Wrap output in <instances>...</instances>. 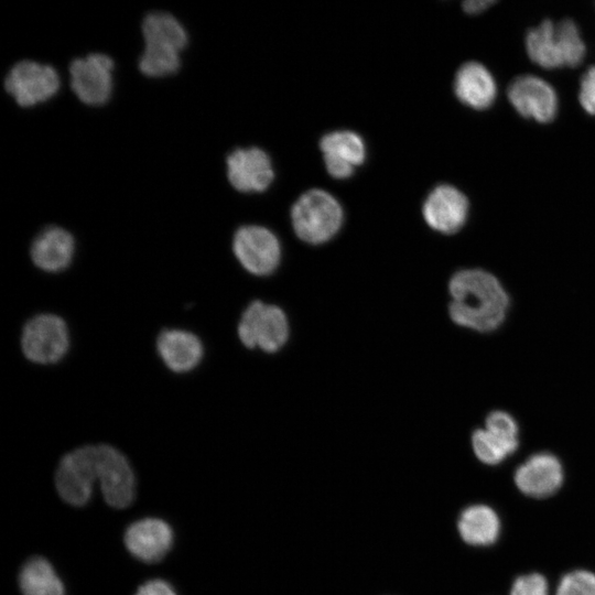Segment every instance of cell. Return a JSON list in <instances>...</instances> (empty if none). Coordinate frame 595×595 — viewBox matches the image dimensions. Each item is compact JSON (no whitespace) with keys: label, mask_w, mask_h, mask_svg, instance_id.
<instances>
[{"label":"cell","mask_w":595,"mask_h":595,"mask_svg":"<svg viewBox=\"0 0 595 595\" xmlns=\"http://www.w3.org/2000/svg\"><path fill=\"white\" fill-rule=\"evenodd\" d=\"M98 480V444L84 445L65 454L55 472V486L63 500L85 505Z\"/></svg>","instance_id":"obj_6"},{"label":"cell","mask_w":595,"mask_h":595,"mask_svg":"<svg viewBox=\"0 0 595 595\" xmlns=\"http://www.w3.org/2000/svg\"><path fill=\"white\" fill-rule=\"evenodd\" d=\"M451 320L458 326L490 333L506 320L510 298L501 282L483 269H463L448 282Z\"/></svg>","instance_id":"obj_1"},{"label":"cell","mask_w":595,"mask_h":595,"mask_svg":"<svg viewBox=\"0 0 595 595\" xmlns=\"http://www.w3.org/2000/svg\"><path fill=\"white\" fill-rule=\"evenodd\" d=\"M134 595H176V593L167 582L156 578L140 585Z\"/></svg>","instance_id":"obj_29"},{"label":"cell","mask_w":595,"mask_h":595,"mask_svg":"<svg viewBox=\"0 0 595 595\" xmlns=\"http://www.w3.org/2000/svg\"><path fill=\"white\" fill-rule=\"evenodd\" d=\"M21 350L40 365L60 361L68 351L71 337L66 322L53 313L34 315L22 327Z\"/></svg>","instance_id":"obj_4"},{"label":"cell","mask_w":595,"mask_h":595,"mask_svg":"<svg viewBox=\"0 0 595 595\" xmlns=\"http://www.w3.org/2000/svg\"><path fill=\"white\" fill-rule=\"evenodd\" d=\"M232 251L242 268L255 275L272 273L281 260V246L275 235L257 225H246L236 230Z\"/></svg>","instance_id":"obj_9"},{"label":"cell","mask_w":595,"mask_h":595,"mask_svg":"<svg viewBox=\"0 0 595 595\" xmlns=\"http://www.w3.org/2000/svg\"><path fill=\"white\" fill-rule=\"evenodd\" d=\"M555 595H595V574L585 570L565 574L558 585Z\"/></svg>","instance_id":"obj_26"},{"label":"cell","mask_w":595,"mask_h":595,"mask_svg":"<svg viewBox=\"0 0 595 595\" xmlns=\"http://www.w3.org/2000/svg\"><path fill=\"white\" fill-rule=\"evenodd\" d=\"M422 212L424 220L432 229L451 235L466 223L468 199L452 185H439L428 195Z\"/></svg>","instance_id":"obj_13"},{"label":"cell","mask_w":595,"mask_h":595,"mask_svg":"<svg viewBox=\"0 0 595 595\" xmlns=\"http://www.w3.org/2000/svg\"><path fill=\"white\" fill-rule=\"evenodd\" d=\"M485 429L512 454L519 445V428L513 416L505 411L490 412L485 420Z\"/></svg>","instance_id":"obj_24"},{"label":"cell","mask_w":595,"mask_h":595,"mask_svg":"<svg viewBox=\"0 0 595 595\" xmlns=\"http://www.w3.org/2000/svg\"><path fill=\"white\" fill-rule=\"evenodd\" d=\"M19 586L23 595H65L63 582L42 556H32L23 564Z\"/></svg>","instance_id":"obj_21"},{"label":"cell","mask_w":595,"mask_h":595,"mask_svg":"<svg viewBox=\"0 0 595 595\" xmlns=\"http://www.w3.org/2000/svg\"><path fill=\"white\" fill-rule=\"evenodd\" d=\"M295 235L311 245L332 239L343 224V209L329 193L314 188L305 192L294 203L291 212Z\"/></svg>","instance_id":"obj_3"},{"label":"cell","mask_w":595,"mask_h":595,"mask_svg":"<svg viewBox=\"0 0 595 595\" xmlns=\"http://www.w3.org/2000/svg\"><path fill=\"white\" fill-rule=\"evenodd\" d=\"M578 99L585 111L595 115V66L583 75Z\"/></svg>","instance_id":"obj_28"},{"label":"cell","mask_w":595,"mask_h":595,"mask_svg":"<svg viewBox=\"0 0 595 595\" xmlns=\"http://www.w3.org/2000/svg\"><path fill=\"white\" fill-rule=\"evenodd\" d=\"M526 48L530 60L544 68L577 66L586 52L578 28L571 19L558 23L544 20L530 29Z\"/></svg>","instance_id":"obj_2"},{"label":"cell","mask_w":595,"mask_h":595,"mask_svg":"<svg viewBox=\"0 0 595 595\" xmlns=\"http://www.w3.org/2000/svg\"><path fill=\"white\" fill-rule=\"evenodd\" d=\"M518 489L533 498L553 495L563 483V467L553 454L541 452L530 456L515 472Z\"/></svg>","instance_id":"obj_14"},{"label":"cell","mask_w":595,"mask_h":595,"mask_svg":"<svg viewBox=\"0 0 595 595\" xmlns=\"http://www.w3.org/2000/svg\"><path fill=\"white\" fill-rule=\"evenodd\" d=\"M508 99L526 118L539 122L553 120L558 110V97L551 85L532 75L519 76L508 88Z\"/></svg>","instance_id":"obj_12"},{"label":"cell","mask_w":595,"mask_h":595,"mask_svg":"<svg viewBox=\"0 0 595 595\" xmlns=\"http://www.w3.org/2000/svg\"><path fill=\"white\" fill-rule=\"evenodd\" d=\"M123 541L133 556L145 563H156L171 549L173 531L162 519L144 518L127 528Z\"/></svg>","instance_id":"obj_15"},{"label":"cell","mask_w":595,"mask_h":595,"mask_svg":"<svg viewBox=\"0 0 595 595\" xmlns=\"http://www.w3.org/2000/svg\"><path fill=\"white\" fill-rule=\"evenodd\" d=\"M320 148L326 170L335 178L349 177L366 155L361 137L347 130L325 134L320 141Z\"/></svg>","instance_id":"obj_17"},{"label":"cell","mask_w":595,"mask_h":595,"mask_svg":"<svg viewBox=\"0 0 595 595\" xmlns=\"http://www.w3.org/2000/svg\"><path fill=\"white\" fill-rule=\"evenodd\" d=\"M238 337L247 348L275 353L290 334L285 313L277 305L251 302L242 312L237 327Z\"/></svg>","instance_id":"obj_5"},{"label":"cell","mask_w":595,"mask_h":595,"mask_svg":"<svg viewBox=\"0 0 595 595\" xmlns=\"http://www.w3.org/2000/svg\"><path fill=\"white\" fill-rule=\"evenodd\" d=\"M472 447L476 457L487 465H497L509 456L506 448L485 428L473 432Z\"/></svg>","instance_id":"obj_25"},{"label":"cell","mask_w":595,"mask_h":595,"mask_svg":"<svg viewBox=\"0 0 595 595\" xmlns=\"http://www.w3.org/2000/svg\"><path fill=\"white\" fill-rule=\"evenodd\" d=\"M141 31L144 43L167 44L181 52L188 41L185 28L167 12L154 11L147 14L142 21Z\"/></svg>","instance_id":"obj_22"},{"label":"cell","mask_w":595,"mask_h":595,"mask_svg":"<svg viewBox=\"0 0 595 595\" xmlns=\"http://www.w3.org/2000/svg\"><path fill=\"white\" fill-rule=\"evenodd\" d=\"M61 87L56 69L24 60L15 63L4 78V89L21 107H32L54 97Z\"/></svg>","instance_id":"obj_7"},{"label":"cell","mask_w":595,"mask_h":595,"mask_svg":"<svg viewBox=\"0 0 595 595\" xmlns=\"http://www.w3.org/2000/svg\"><path fill=\"white\" fill-rule=\"evenodd\" d=\"M74 253L73 235L58 226L42 229L30 246V258L33 264L46 272L65 270L71 264Z\"/></svg>","instance_id":"obj_18"},{"label":"cell","mask_w":595,"mask_h":595,"mask_svg":"<svg viewBox=\"0 0 595 595\" xmlns=\"http://www.w3.org/2000/svg\"><path fill=\"white\" fill-rule=\"evenodd\" d=\"M495 1L490 0H473V1H465L463 3V9L465 12L469 14H476L485 11L489 7L494 6Z\"/></svg>","instance_id":"obj_30"},{"label":"cell","mask_w":595,"mask_h":595,"mask_svg":"<svg viewBox=\"0 0 595 595\" xmlns=\"http://www.w3.org/2000/svg\"><path fill=\"white\" fill-rule=\"evenodd\" d=\"M457 529L461 538L467 544L486 547L498 539L500 521L490 507L480 504L472 505L461 512Z\"/></svg>","instance_id":"obj_20"},{"label":"cell","mask_w":595,"mask_h":595,"mask_svg":"<svg viewBox=\"0 0 595 595\" xmlns=\"http://www.w3.org/2000/svg\"><path fill=\"white\" fill-rule=\"evenodd\" d=\"M98 482L108 505L128 507L134 498V475L128 458L109 444H98Z\"/></svg>","instance_id":"obj_10"},{"label":"cell","mask_w":595,"mask_h":595,"mask_svg":"<svg viewBox=\"0 0 595 595\" xmlns=\"http://www.w3.org/2000/svg\"><path fill=\"white\" fill-rule=\"evenodd\" d=\"M181 51L162 43H144V48L138 62L139 71L153 78L175 74L181 66Z\"/></svg>","instance_id":"obj_23"},{"label":"cell","mask_w":595,"mask_h":595,"mask_svg":"<svg viewBox=\"0 0 595 595\" xmlns=\"http://www.w3.org/2000/svg\"><path fill=\"white\" fill-rule=\"evenodd\" d=\"M456 97L474 109L490 107L497 87L493 75L478 62H467L459 67L454 80Z\"/></svg>","instance_id":"obj_19"},{"label":"cell","mask_w":595,"mask_h":595,"mask_svg":"<svg viewBox=\"0 0 595 595\" xmlns=\"http://www.w3.org/2000/svg\"><path fill=\"white\" fill-rule=\"evenodd\" d=\"M227 177L231 186L244 193L263 192L273 181L268 154L256 147L239 148L226 159Z\"/></svg>","instance_id":"obj_11"},{"label":"cell","mask_w":595,"mask_h":595,"mask_svg":"<svg viewBox=\"0 0 595 595\" xmlns=\"http://www.w3.org/2000/svg\"><path fill=\"white\" fill-rule=\"evenodd\" d=\"M510 595H549L548 582L539 573L521 575L515 580Z\"/></svg>","instance_id":"obj_27"},{"label":"cell","mask_w":595,"mask_h":595,"mask_svg":"<svg viewBox=\"0 0 595 595\" xmlns=\"http://www.w3.org/2000/svg\"><path fill=\"white\" fill-rule=\"evenodd\" d=\"M113 60L104 53H91L69 64L71 88L85 105L101 106L113 89Z\"/></svg>","instance_id":"obj_8"},{"label":"cell","mask_w":595,"mask_h":595,"mask_svg":"<svg viewBox=\"0 0 595 595\" xmlns=\"http://www.w3.org/2000/svg\"><path fill=\"white\" fill-rule=\"evenodd\" d=\"M155 348L163 364L176 374L193 370L204 356L201 338L182 328L162 329L156 337Z\"/></svg>","instance_id":"obj_16"}]
</instances>
